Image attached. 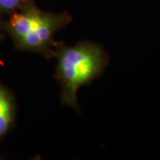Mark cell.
<instances>
[{
  "instance_id": "cell-1",
  "label": "cell",
  "mask_w": 160,
  "mask_h": 160,
  "mask_svg": "<svg viewBox=\"0 0 160 160\" xmlns=\"http://www.w3.org/2000/svg\"><path fill=\"white\" fill-rule=\"evenodd\" d=\"M52 55L57 59L56 76L62 85V104L78 110V92L101 75L108 56L102 46L91 42L71 46L56 43Z\"/></svg>"
},
{
  "instance_id": "cell-2",
  "label": "cell",
  "mask_w": 160,
  "mask_h": 160,
  "mask_svg": "<svg viewBox=\"0 0 160 160\" xmlns=\"http://www.w3.org/2000/svg\"><path fill=\"white\" fill-rule=\"evenodd\" d=\"M71 19L67 12H46L44 19L39 25L18 42V46L23 50L52 55V50L56 44L53 40L54 36L60 29L65 28L70 22Z\"/></svg>"
},
{
  "instance_id": "cell-3",
  "label": "cell",
  "mask_w": 160,
  "mask_h": 160,
  "mask_svg": "<svg viewBox=\"0 0 160 160\" xmlns=\"http://www.w3.org/2000/svg\"><path fill=\"white\" fill-rule=\"evenodd\" d=\"M45 14L46 11L38 8L33 0L26 1L22 6L15 10L9 21L10 30L15 42H20L34 30L42 22Z\"/></svg>"
},
{
  "instance_id": "cell-4",
  "label": "cell",
  "mask_w": 160,
  "mask_h": 160,
  "mask_svg": "<svg viewBox=\"0 0 160 160\" xmlns=\"http://www.w3.org/2000/svg\"><path fill=\"white\" fill-rule=\"evenodd\" d=\"M13 106L8 92L0 86V137L9 130L12 121Z\"/></svg>"
},
{
  "instance_id": "cell-5",
  "label": "cell",
  "mask_w": 160,
  "mask_h": 160,
  "mask_svg": "<svg viewBox=\"0 0 160 160\" xmlns=\"http://www.w3.org/2000/svg\"><path fill=\"white\" fill-rule=\"evenodd\" d=\"M28 0H0V10L2 11H15Z\"/></svg>"
}]
</instances>
